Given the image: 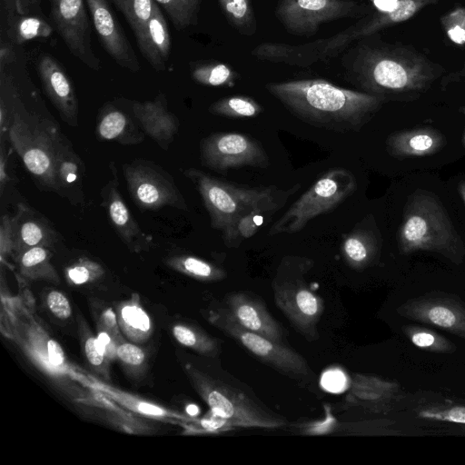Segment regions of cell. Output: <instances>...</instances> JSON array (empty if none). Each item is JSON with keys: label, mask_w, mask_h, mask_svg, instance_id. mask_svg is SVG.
<instances>
[{"label": "cell", "mask_w": 465, "mask_h": 465, "mask_svg": "<svg viewBox=\"0 0 465 465\" xmlns=\"http://www.w3.org/2000/svg\"><path fill=\"white\" fill-rule=\"evenodd\" d=\"M348 81L381 96L420 92L440 76L442 67L413 48L374 43L369 37L358 40L342 57Z\"/></svg>", "instance_id": "1"}, {"label": "cell", "mask_w": 465, "mask_h": 465, "mask_svg": "<svg viewBox=\"0 0 465 465\" xmlns=\"http://www.w3.org/2000/svg\"><path fill=\"white\" fill-rule=\"evenodd\" d=\"M265 88L302 121L341 133L361 129L383 101L381 96L336 86L323 79L269 83Z\"/></svg>", "instance_id": "2"}, {"label": "cell", "mask_w": 465, "mask_h": 465, "mask_svg": "<svg viewBox=\"0 0 465 465\" xmlns=\"http://www.w3.org/2000/svg\"><path fill=\"white\" fill-rule=\"evenodd\" d=\"M213 361L198 375L201 392L211 411L233 427L277 430L288 425L281 414L267 407L251 387Z\"/></svg>", "instance_id": "3"}, {"label": "cell", "mask_w": 465, "mask_h": 465, "mask_svg": "<svg viewBox=\"0 0 465 465\" xmlns=\"http://www.w3.org/2000/svg\"><path fill=\"white\" fill-rule=\"evenodd\" d=\"M399 247L404 253L419 250L439 252L456 264L465 256L464 243L444 207L426 192H416L408 199Z\"/></svg>", "instance_id": "4"}, {"label": "cell", "mask_w": 465, "mask_h": 465, "mask_svg": "<svg viewBox=\"0 0 465 465\" xmlns=\"http://www.w3.org/2000/svg\"><path fill=\"white\" fill-rule=\"evenodd\" d=\"M8 137L27 171L43 185L60 189L57 166L70 150L64 144L58 128L49 120L40 119L12 106Z\"/></svg>", "instance_id": "5"}, {"label": "cell", "mask_w": 465, "mask_h": 465, "mask_svg": "<svg viewBox=\"0 0 465 465\" xmlns=\"http://www.w3.org/2000/svg\"><path fill=\"white\" fill-rule=\"evenodd\" d=\"M197 188L210 215L213 229L222 232L228 247L234 246L237 224L276 189L275 186L250 187L221 181L198 169L183 170Z\"/></svg>", "instance_id": "6"}, {"label": "cell", "mask_w": 465, "mask_h": 465, "mask_svg": "<svg viewBox=\"0 0 465 465\" xmlns=\"http://www.w3.org/2000/svg\"><path fill=\"white\" fill-rule=\"evenodd\" d=\"M312 265L309 258L285 256L272 282L276 306L308 341L319 339L318 323L324 312L323 300L310 288L304 277Z\"/></svg>", "instance_id": "7"}, {"label": "cell", "mask_w": 465, "mask_h": 465, "mask_svg": "<svg viewBox=\"0 0 465 465\" xmlns=\"http://www.w3.org/2000/svg\"><path fill=\"white\" fill-rule=\"evenodd\" d=\"M356 187V179L349 170L340 167L329 170L272 223L269 235L302 230L312 219L337 208Z\"/></svg>", "instance_id": "8"}, {"label": "cell", "mask_w": 465, "mask_h": 465, "mask_svg": "<svg viewBox=\"0 0 465 465\" xmlns=\"http://www.w3.org/2000/svg\"><path fill=\"white\" fill-rule=\"evenodd\" d=\"M209 321L263 364L299 381L314 378L312 370L302 355L288 344L272 341L239 324L221 303L209 312Z\"/></svg>", "instance_id": "9"}, {"label": "cell", "mask_w": 465, "mask_h": 465, "mask_svg": "<svg viewBox=\"0 0 465 465\" xmlns=\"http://www.w3.org/2000/svg\"><path fill=\"white\" fill-rule=\"evenodd\" d=\"M127 188L135 204L143 210L170 205L186 210L183 196L173 178L155 163L135 160L123 166Z\"/></svg>", "instance_id": "10"}, {"label": "cell", "mask_w": 465, "mask_h": 465, "mask_svg": "<svg viewBox=\"0 0 465 465\" xmlns=\"http://www.w3.org/2000/svg\"><path fill=\"white\" fill-rule=\"evenodd\" d=\"M361 10L353 0H279L275 15L288 33L309 36L321 25L357 16Z\"/></svg>", "instance_id": "11"}, {"label": "cell", "mask_w": 465, "mask_h": 465, "mask_svg": "<svg viewBox=\"0 0 465 465\" xmlns=\"http://www.w3.org/2000/svg\"><path fill=\"white\" fill-rule=\"evenodd\" d=\"M202 164L219 173L242 166L265 168L269 157L262 144L239 133H215L200 143Z\"/></svg>", "instance_id": "12"}, {"label": "cell", "mask_w": 465, "mask_h": 465, "mask_svg": "<svg viewBox=\"0 0 465 465\" xmlns=\"http://www.w3.org/2000/svg\"><path fill=\"white\" fill-rule=\"evenodd\" d=\"M51 16L70 53L89 68L98 71L100 60L91 45L89 18L84 0H49Z\"/></svg>", "instance_id": "13"}, {"label": "cell", "mask_w": 465, "mask_h": 465, "mask_svg": "<svg viewBox=\"0 0 465 465\" xmlns=\"http://www.w3.org/2000/svg\"><path fill=\"white\" fill-rule=\"evenodd\" d=\"M398 313L465 339V306L450 295L432 292L407 300Z\"/></svg>", "instance_id": "14"}, {"label": "cell", "mask_w": 465, "mask_h": 465, "mask_svg": "<svg viewBox=\"0 0 465 465\" xmlns=\"http://www.w3.org/2000/svg\"><path fill=\"white\" fill-rule=\"evenodd\" d=\"M222 304L233 319L245 329L272 341L288 344L286 331L270 313L266 304L257 295L248 292L225 294Z\"/></svg>", "instance_id": "15"}, {"label": "cell", "mask_w": 465, "mask_h": 465, "mask_svg": "<svg viewBox=\"0 0 465 465\" xmlns=\"http://www.w3.org/2000/svg\"><path fill=\"white\" fill-rule=\"evenodd\" d=\"M85 2L105 52L120 66L135 73L140 71V62L108 1L85 0Z\"/></svg>", "instance_id": "16"}, {"label": "cell", "mask_w": 465, "mask_h": 465, "mask_svg": "<svg viewBox=\"0 0 465 465\" xmlns=\"http://www.w3.org/2000/svg\"><path fill=\"white\" fill-rule=\"evenodd\" d=\"M38 74L45 93L71 126L77 125L78 101L74 85L60 63L44 54L38 62Z\"/></svg>", "instance_id": "17"}, {"label": "cell", "mask_w": 465, "mask_h": 465, "mask_svg": "<svg viewBox=\"0 0 465 465\" xmlns=\"http://www.w3.org/2000/svg\"><path fill=\"white\" fill-rule=\"evenodd\" d=\"M133 112L145 134L167 150L178 131L179 121L169 111L164 95L159 94L153 101L134 103Z\"/></svg>", "instance_id": "18"}, {"label": "cell", "mask_w": 465, "mask_h": 465, "mask_svg": "<svg viewBox=\"0 0 465 465\" xmlns=\"http://www.w3.org/2000/svg\"><path fill=\"white\" fill-rule=\"evenodd\" d=\"M102 194L110 223L123 242L130 249L135 250L146 245L152 238L141 230L123 200L118 190L117 177L105 185Z\"/></svg>", "instance_id": "19"}, {"label": "cell", "mask_w": 465, "mask_h": 465, "mask_svg": "<svg viewBox=\"0 0 465 465\" xmlns=\"http://www.w3.org/2000/svg\"><path fill=\"white\" fill-rule=\"evenodd\" d=\"M135 39L141 54L153 68L163 71L169 59L171 39L167 22L155 2L150 19L135 35Z\"/></svg>", "instance_id": "20"}, {"label": "cell", "mask_w": 465, "mask_h": 465, "mask_svg": "<svg viewBox=\"0 0 465 465\" xmlns=\"http://www.w3.org/2000/svg\"><path fill=\"white\" fill-rule=\"evenodd\" d=\"M15 251L23 252L33 247H45L57 240V233L45 219L30 207L20 203L13 217Z\"/></svg>", "instance_id": "21"}, {"label": "cell", "mask_w": 465, "mask_h": 465, "mask_svg": "<svg viewBox=\"0 0 465 465\" xmlns=\"http://www.w3.org/2000/svg\"><path fill=\"white\" fill-rule=\"evenodd\" d=\"M398 384L373 376L355 374L346 401L351 405L370 407L392 397Z\"/></svg>", "instance_id": "22"}, {"label": "cell", "mask_w": 465, "mask_h": 465, "mask_svg": "<svg viewBox=\"0 0 465 465\" xmlns=\"http://www.w3.org/2000/svg\"><path fill=\"white\" fill-rule=\"evenodd\" d=\"M395 155L423 156L436 152L443 144V137L428 129L401 133L388 140Z\"/></svg>", "instance_id": "23"}, {"label": "cell", "mask_w": 465, "mask_h": 465, "mask_svg": "<svg viewBox=\"0 0 465 465\" xmlns=\"http://www.w3.org/2000/svg\"><path fill=\"white\" fill-rule=\"evenodd\" d=\"M440 0H399L393 8L363 18L367 35L371 36L389 26L402 23L420 10Z\"/></svg>", "instance_id": "24"}, {"label": "cell", "mask_w": 465, "mask_h": 465, "mask_svg": "<svg viewBox=\"0 0 465 465\" xmlns=\"http://www.w3.org/2000/svg\"><path fill=\"white\" fill-rule=\"evenodd\" d=\"M341 252L348 265L356 270L363 269L375 257L376 242L369 232L356 229L343 237Z\"/></svg>", "instance_id": "25"}, {"label": "cell", "mask_w": 465, "mask_h": 465, "mask_svg": "<svg viewBox=\"0 0 465 465\" xmlns=\"http://www.w3.org/2000/svg\"><path fill=\"white\" fill-rule=\"evenodd\" d=\"M228 22L242 35L251 36L257 24L251 0H218Z\"/></svg>", "instance_id": "26"}, {"label": "cell", "mask_w": 465, "mask_h": 465, "mask_svg": "<svg viewBox=\"0 0 465 465\" xmlns=\"http://www.w3.org/2000/svg\"><path fill=\"white\" fill-rule=\"evenodd\" d=\"M262 111V106L255 100L243 95L219 99L209 107V112L213 114L232 118H252Z\"/></svg>", "instance_id": "27"}, {"label": "cell", "mask_w": 465, "mask_h": 465, "mask_svg": "<svg viewBox=\"0 0 465 465\" xmlns=\"http://www.w3.org/2000/svg\"><path fill=\"white\" fill-rule=\"evenodd\" d=\"M402 331L411 343L421 350L439 353H452L456 351L450 341L428 328L404 325Z\"/></svg>", "instance_id": "28"}, {"label": "cell", "mask_w": 465, "mask_h": 465, "mask_svg": "<svg viewBox=\"0 0 465 465\" xmlns=\"http://www.w3.org/2000/svg\"><path fill=\"white\" fill-rule=\"evenodd\" d=\"M193 79L208 86H233L237 74L223 63L212 62L195 65L192 70Z\"/></svg>", "instance_id": "29"}, {"label": "cell", "mask_w": 465, "mask_h": 465, "mask_svg": "<svg viewBox=\"0 0 465 465\" xmlns=\"http://www.w3.org/2000/svg\"><path fill=\"white\" fill-rule=\"evenodd\" d=\"M131 123L127 116L119 110L105 113L98 123V134L104 140H117L121 143H134L129 137Z\"/></svg>", "instance_id": "30"}, {"label": "cell", "mask_w": 465, "mask_h": 465, "mask_svg": "<svg viewBox=\"0 0 465 465\" xmlns=\"http://www.w3.org/2000/svg\"><path fill=\"white\" fill-rule=\"evenodd\" d=\"M124 15L134 35L140 33L150 19L153 0H111Z\"/></svg>", "instance_id": "31"}, {"label": "cell", "mask_w": 465, "mask_h": 465, "mask_svg": "<svg viewBox=\"0 0 465 465\" xmlns=\"http://www.w3.org/2000/svg\"><path fill=\"white\" fill-rule=\"evenodd\" d=\"M15 41L22 44L38 37H48L53 32L49 24L45 21L32 16L20 15L11 25Z\"/></svg>", "instance_id": "32"}, {"label": "cell", "mask_w": 465, "mask_h": 465, "mask_svg": "<svg viewBox=\"0 0 465 465\" xmlns=\"http://www.w3.org/2000/svg\"><path fill=\"white\" fill-rule=\"evenodd\" d=\"M176 262L181 270L203 280L220 281L227 277L223 268L194 256H181Z\"/></svg>", "instance_id": "33"}, {"label": "cell", "mask_w": 465, "mask_h": 465, "mask_svg": "<svg viewBox=\"0 0 465 465\" xmlns=\"http://www.w3.org/2000/svg\"><path fill=\"white\" fill-rule=\"evenodd\" d=\"M440 24L448 38L455 45H465V7L457 6L440 17Z\"/></svg>", "instance_id": "34"}, {"label": "cell", "mask_w": 465, "mask_h": 465, "mask_svg": "<svg viewBox=\"0 0 465 465\" xmlns=\"http://www.w3.org/2000/svg\"><path fill=\"white\" fill-rule=\"evenodd\" d=\"M165 9L176 29L190 25L195 15L184 0H156Z\"/></svg>", "instance_id": "35"}, {"label": "cell", "mask_w": 465, "mask_h": 465, "mask_svg": "<svg viewBox=\"0 0 465 465\" xmlns=\"http://www.w3.org/2000/svg\"><path fill=\"white\" fill-rule=\"evenodd\" d=\"M80 174V161L71 152H67L59 161L57 166V181L59 187L74 184Z\"/></svg>", "instance_id": "36"}, {"label": "cell", "mask_w": 465, "mask_h": 465, "mask_svg": "<svg viewBox=\"0 0 465 465\" xmlns=\"http://www.w3.org/2000/svg\"><path fill=\"white\" fill-rule=\"evenodd\" d=\"M0 251L2 256L15 251V234L13 217L5 214L0 224Z\"/></svg>", "instance_id": "37"}, {"label": "cell", "mask_w": 465, "mask_h": 465, "mask_svg": "<svg viewBox=\"0 0 465 465\" xmlns=\"http://www.w3.org/2000/svg\"><path fill=\"white\" fill-rule=\"evenodd\" d=\"M49 257V252L45 247H33L21 253L20 263L25 270H35L45 266Z\"/></svg>", "instance_id": "38"}, {"label": "cell", "mask_w": 465, "mask_h": 465, "mask_svg": "<svg viewBox=\"0 0 465 465\" xmlns=\"http://www.w3.org/2000/svg\"><path fill=\"white\" fill-rule=\"evenodd\" d=\"M122 316L126 323L141 331H147L150 321L147 314L136 306H125L122 310Z\"/></svg>", "instance_id": "39"}, {"label": "cell", "mask_w": 465, "mask_h": 465, "mask_svg": "<svg viewBox=\"0 0 465 465\" xmlns=\"http://www.w3.org/2000/svg\"><path fill=\"white\" fill-rule=\"evenodd\" d=\"M47 304L51 312L59 319L64 320L71 315L68 300L59 292H51L47 297Z\"/></svg>", "instance_id": "40"}, {"label": "cell", "mask_w": 465, "mask_h": 465, "mask_svg": "<svg viewBox=\"0 0 465 465\" xmlns=\"http://www.w3.org/2000/svg\"><path fill=\"white\" fill-rule=\"evenodd\" d=\"M116 353L123 361L132 365H139L144 360L143 351L131 343L121 344L117 348Z\"/></svg>", "instance_id": "41"}, {"label": "cell", "mask_w": 465, "mask_h": 465, "mask_svg": "<svg viewBox=\"0 0 465 465\" xmlns=\"http://www.w3.org/2000/svg\"><path fill=\"white\" fill-rule=\"evenodd\" d=\"M423 416L457 423H465V407H453L440 412L422 413Z\"/></svg>", "instance_id": "42"}, {"label": "cell", "mask_w": 465, "mask_h": 465, "mask_svg": "<svg viewBox=\"0 0 465 465\" xmlns=\"http://www.w3.org/2000/svg\"><path fill=\"white\" fill-rule=\"evenodd\" d=\"M85 354L93 365H100L104 361V351L99 346L97 340L91 337L84 345Z\"/></svg>", "instance_id": "43"}, {"label": "cell", "mask_w": 465, "mask_h": 465, "mask_svg": "<svg viewBox=\"0 0 465 465\" xmlns=\"http://www.w3.org/2000/svg\"><path fill=\"white\" fill-rule=\"evenodd\" d=\"M47 352L49 361L54 365H62L64 361V354L61 346L54 340L47 342Z\"/></svg>", "instance_id": "44"}, {"label": "cell", "mask_w": 465, "mask_h": 465, "mask_svg": "<svg viewBox=\"0 0 465 465\" xmlns=\"http://www.w3.org/2000/svg\"><path fill=\"white\" fill-rule=\"evenodd\" d=\"M69 278L76 284L86 282L90 278V272L84 265H77L68 271Z\"/></svg>", "instance_id": "45"}, {"label": "cell", "mask_w": 465, "mask_h": 465, "mask_svg": "<svg viewBox=\"0 0 465 465\" xmlns=\"http://www.w3.org/2000/svg\"><path fill=\"white\" fill-rule=\"evenodd\" d=\"M15 59V53L13 46L8 43L2 42L0 48V67L1 73L4 70V67L7 65L9 63L13 62Z\"/></svg>", "instance_id": "46"}, {"label": "cell", "mask_w": 465, "mask_h": 465, "mask_svg": "<svg viewBox=\"0 0 465 465\" xmlns=\"http://www.w3.org/2000/svg\"><path fill=\"white\" fill-rule=\"evenodd\" d=\"M7 158H5V154L4 153L3 146L1 147L0 153V193H3L4 188L7 183L9 177L7 174Z\"/></svg>", "instance_id": "47"}, {"label": "cell", "mask_w": 465, "mask_h": 465, "mask_svg": "<svg viewBox=\"0 0 465 465\" xmlns=\"http://www.w3.org/2000/svg\"><path fill=\"white\" fill-rule=\"evenodd\" d=\"M11 114H8L7 107H5V103L1 100L0 104V128H1V135L3 136L5 132H8L10 125Z\"/></svg>", "instance_id": "48"}, {"label": "cell", "mask_w": 465, "mask_h": 465, "mask_svg": "<svg viewBox=\"0 0 465 465\" xmlns=\"http://www.w3.org/2000/svg\"><path fill=\"white\" fill-rule=\"evenodd\" d=\"M38 0H15V10L18 15H26L37 4Z\"/></svg>", "instance_id": "49"}, {"label": "cell", "mask_w": 465, "mask_h": 465, "mask_svg": "<svg viewBox=\"0 0 465 465\" xmlns=\"http://www.w3.org/2000/svg\"><path fill=\"white\" fill-rule=\"evenodd\" d=\"M138 410L144 414L160 416L163 415L164 411L161 408L152 405L146 402H141L138 404Z\"/></svg>", "instance_id": "50"}, {"label": "cell", "mask_w": 465, "mask_h": 465, "mask_svg": "<svg viewBox=\"0 0 465 465\" xmlns=\"http://www.w3.org/2000/svg\"><path fill=\"white\" fill-rule=\"evenodd\" d=\"M97 342L99 344V346L104 350L105 351V348L106 346L110 343V338L109 336L104 333V332H102L98 335L97 337Z\"/></svg>", "instance_id": "51"}, {"label": "cell", "mask_w": 465, "mask_h": 465, "mask_svg": "<svg viewBox=\"0 0 465 465\" xmlns=\"http://www.w3.org/2000/svg\"><path fill=\"white\" fill-rule=\"evenodd\" d=\"M184 1L191 7V9L196 14L198 7H199L200 0H184Z\"/></svg>", "instance_id": "52"}, {"label": "cell", "mask_w": 465, "mask_h": 465, "mask_svg": "<svg viewBox=\"0 0 465 465\" xmlns=\"http://www.w3.org/2000/svg\"><path fill=\"white\" fill-rule=\"evenodd\" d=\"M187 412L191 415H195L198 412V409L194 405H190L187 407Z\"/></svg>", "instance_id": "53"}, {"label": "cell", "mask_w": 465, "mask_h": 465, "mask_svg": "<svg viewBox=\"0 0 465 465\" xmlns=\"http://www.w3.org/2000/svg\"><path fill=\"white\" fill-rule=\"evenodd\" d=\"M460 192L461 197H462V199L464 201V203H465V183H460Z\"/></svg>", "instance_id": "54"}, {"label": "cell", "mask_w": 465, "mask_h": 465, "mask_svg": "<svg viewBox=\"0 0 465 465\" xmlns=\"http://www.w3.org/2000/svg\"><path fill=\"white\" fill-rule=\"evenodd\" d=\"M464 142H465V139H464Z\"/></svg>", "instance_id": "55"}]
</instances>
